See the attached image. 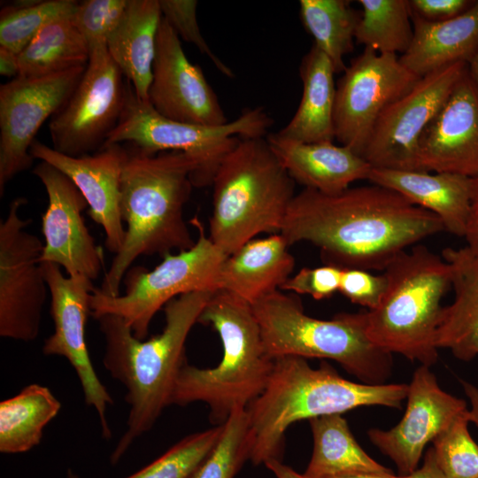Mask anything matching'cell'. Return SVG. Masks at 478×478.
Masks as SVG:
<instances>
[{
	"mask_svg": "<svg viewBox=\"0 0 478 478\" xmlns=\"http://www.w3.org/2000/svg\"><path fill=\"white\" fill-rule=\"evenodd\" d=\"M86 66L42 77L19 76L0 86L1 197L6 184L32 166L36 133L69 99Z\"/></svg>",
	"mask_w": 478,
	"mask_h": 478,
	"instance_id": "cell-14",
	"label": "cell"
},
{
	"mask_svg": "<svg viewBox=\"0 0 478 478\" xmlns=\"http://www.w3.org/2000/svg\"><path fill=\"white\" fill-rule=\"evenodd\" d=\"M147 101L172 120L203 126L228 122L204 72L186 57L181 39L164 18L158 31Z\"/></svg>",
	"mask_w": 478,
	"mask_h": 478,
	"instance_id": "cell-19",
	"label": "cell"
},
{
	"mask_svg": "<svg viewBox=\"0 0 478 478\" xmlns=\"http://www.w3.org/2000/svg\"><path fill=\"white\" fill-rule=\"evenodd\" d=\"M420 171L478 177V86L467 65L418 143Z\"/></svg>",
	"mask_w": 478,
	"mask_h": 478,
	"instance_id": "cell-20",
	"label": "cell"
},
{
	"mask_svg": "<svg viewBox=\"0 0 478 478\" xmlns=\"http://www.w3.org/2000/svg\"><path fill=\"white\" fill-rule=\"evenodd\" d=\"M342 270L330 265L304 267L290 276L280 289L308 295L316 300L328 298L339 290Z\"/></svg>",
	"mask_w": 478,
	"mask_h": 478,
	"instance_id": "cell-41",
	"label": "cell"
},
{
	"mask_svg": "<svg viewBox=\"0 0 478 478\" xmlns=\"http://www.w3.org/2000/svg\"><path fill=\"white\" fill-rule=\"evenodd\" d=\"M420 78L403 66L397 55L365 48L346 66L336 86L335 138L361 157L384 111Z\"/></svg>",
	"mask_w": 478,
	"mask_h": 478,
	"instance_id": "cell-13",
	"label": "cell"
},
{
	"mask_svg": "<svg viewBox=\"0 0 478 478\" xmlns=\"http://www.w3.org/2000/svg\"><path fill=\"white\" fill-rule=\"evenodd\" d=\"M362 13L355 32L357 42L382 54H404L410 47L409 0H359Z\"/></svg>",
	"mask_w": 478,
	"mask_h": 478,
	"instance_id": "cell-33",
	"label": "cell"
},
{
	"mask_svg": "<svg viewBox=\"0 0 478 478\" xmlns=\"http://www.w3.org/2000/svg\"><path fill=\"white\" fill-rule=\"evenodd\" d=\"M67 478H79L71 470L68 471Z\"/></svg>",
	"mask_w": 478,
	"mask_h": 478,
	"instance_id": "cell-50",
	"label": "cell"
},
{
	"mask_svg": "<svg viewBox=\"0 0 478 478\" xmlns=\"http://www.w3.org/2000/svg\"><path fill=\"white\" fill-rule=\"evenodd\" d=\"M470 0H410L411 12L428 22L444 21L469 9Z\"/></svg>",
	"mask_w": 478,
	"mask_h": 478,
	"instance_id": "cell-42",
	"label": "cell"
},
{
	"mask_svg": "<svg viewBox=\"0 0 478 478\" xmlns=\"http://www.w3.org/2000/svg\"><path fill=\"white\" fill-rule=\"evenodd\" d=\"M213 293L195 291L172 299L164 307L162 332L148 340L136 338L119 316L105 314L96 319L105 340L104 366L126 388L129 405L127 429L112 452V462L148 432L171 405L176 380L187 363L188 335Z\"/></svg>",
	"mask_w": 478,
	"mask_h": 478,
	"instance_id": "cell-2",
	"label": "cell"
},
{
	"mask_svg": "<svg viewBox=\"0 0 478 478\" xmlns=\"http://www.w3.org/2000/svg\"><path fill=\"white\" fill-rule=\"evenodd\" d=\"M127 0H86L78 2L72 21L89 49L106 43L120 21Z\"/></svg>",
	"mask_w": 478,
	"mask_h": 478,
	"instance_id": "cell-38",
	"label": "cell"
},
{
	"mask_svg": "<svg viewBox=\"0 0 478 478\" xmlns=\"http://www.w3.org/2000/svg\"><path fill=\"white\" fill-rule=\"evenodd\" d=\"M197 164L180 151L145 153L128 150L120 179V213L127 223L121 250L104 275L99 290L119 296L121 281L140 256L185 251L195 244L184 207L192 188Z\"/></svg>",
	"mask_w": 478,
	"mask_h": 478,
	"instance_id": "cell-3",
	"label": "cell"
},
{
	"mask_svg": "<svg viewBox=\"0 0 478 478\" xmlns=\"http://www.w3.org/2000/svg\"><path fill=\"white\" fill-rule=\"evenodd\" d=\"M461 384L470 403V409L467 412L468 420L478 427V388L466 381H461Z\"/></svg>",
	"mask_w": 478,
	"mask_h": 478,
	"instance_id": "cell-46",
	"label": "cell"
},
{
	"mask_svg": "<svg viewBox=\"0 0 478 478\" xmlns=\"http://www.w3.org/2000/svg\"><path fill=\"white\" fill-rule=\"evenodd\" d=\"M467 71L474 83L478 86V50L467 62Z\"/></svg>",
	"mask_w": 478,
	"mask_h": 478,
	"instance_id": "cell-49",
	"label": "cell"
},
{
	"mask_svg": "<svg viewBox=\"0 0 478 478\" xmlns=\"http://www.w3.org/2000/svg\"><path fill=\"white\" fill-rule=\"evenodd\" d=\"M77 4L74 0H37L25 7L5 5L0 13V46L19 55L43 27L72 17Z\"/></svg>",
	"mask_w": 478,
	"mask_h": 478,
	"instance_id": "cell-34",
	"label": "cell"
},
{
	"mask_svg": "<svg viewBox=\"0 0 478 478\" xmlns=\"http://www.w3.org/2000/svg\"><path fill=\"white\" fill-rule=\"evenodd\" d=\"M198 237L195 244L176 254L166 253L151 271L142 266L129 268L124 277V295L109 296L96 288L90 298L91 316L120 317L134 335L144 340L155 314L172 299L195 291H217V279L227 258L195 220Z\"/></svg>",
	"mask_w": 478,
	"mask_h": 478,
	"instance_id": "cell-10",
	"label": "cell"
},
{
	"mask_svg": "<svg viewBox=\"0 0 478 478\" xmlns=\"http://www.w3.org/2000/svg\"><path fill=\"white\" fill-rule=\"evenodd\" d=\"M266 353L331 359L360 382L386 383L392 372V354L367 336L366 312H341L331 320L307 315L300 299L277 289L251 305Z\"/></svg>",
	"mask_w": 478,
	"mask_h": 478,
	"instance_id": "cell-8",
	"label": "cell"
},
{
	"mask_svg": "<svg viewBox=\"0 0 478 478\" xmlns=\"http://www.w3.org/2000/svg\"><path fill=\"white\" fill-rule=\"evenodd\" d=\"M467 412L432 442L436 462L446 478H478V444L468 430Z\"/></svg>",
	"mask_w": 478,
	"mask_h": 478,
	"instance_id": "cell-37",
	"label": "cell"
},
{
	"mask_svg": "<svg viewBox=\"0 0 478 478\" xmlns=\"http://www.w3.org/2000/svg\"><path fill=\"white\" fill-rule=\"evenodd\" d=\"M27 204L17 197L0 221V335L23 342L35 340L41 329L48 285L41 256L42 241L25 230L31 220H22Z\"/></svg>",
	"mask_w": 478,
	"mask_h": 478,
	"instance_id": "cell-12",
	"label": "cell"
},
{
	"mask_svg": "<svg viewBox=\"0 0 478 478\" xmlns=\"http://www.w3.org/2000/svg\"><path fill=\"white\" fill-rule=\"evenodd\" d=\"M0 74L9 78L19 76V55L0 46Z\"/></svg>",
	"mask_w": 478,
	"mask_h": 478,
	"instance_id": "cell-45",
	"label": "cell"
},
{
	"mask_svg": "<svg viewBox=\"0 0 478 478\" xmlns=\"http://www.w3.org/2000/svg\"><path fill=\"white\" fill-rule=\"evenodd\" d=\"M30 154L72 180L88 203V215L104 228L106 249L119 253L126 235L120 213V179L128 150L122 144H111L93 154L71 157L35 139Z\"/></svg>",
	"mask_w": 478,
	"mask_h": 478,
	"instance_id": "cell-21",
	"label": "cell"
},
{
	"mask_svg": "<svg viewBox=\"0 0 478 478\" xmlns=\"http://www.w3.org/2000/svg\"><path fill=\"white\" fill-rule=\"evenodd\" d=\"M335 73L328 58L312 45L299 67L303 83L299 105L292 119L277 135L308 143L333 142L336 92Z\"/></svg>",
	"mask_w": 478,
	"mask_h": 478,
	"instance_id": "cell-28",
	"label": "cell"
},
{
	"mask_svg": "<svg viewBox=\"0 0 478 478\" xmlns=\"http://www.w3.org/2000/svg\"><path fill=\"white\" fill-rule=\"evenodd\" d=\"M106 43L89 50L81 79L64 106L51 117L49 131L58 152L81 157L103 148L122 114L127 81Z\"/></svg>",
	"mask_w": 478,
	"mask_h": 478,
	"instance_id": "cell-11",
	"label": "cell"
},
{
	"mask_svg": "<svg viewBox=\"0 0 478 478\" xmlns=\"http://www.w3.org/2000/svg\"><path fill=\"white\" fill-rule=\"evenodd\" d=\"M162 18L158 0H127L120 21L106 41L109 55L143 101L148 100Z\"/></svg>",
	"mask_w": 478,
	"mask_h": 478,
	"instance_id": "cell-27",
	"label": "cell"
},
{
	"mask_svg": "<svg viewBox=\"0 0 478 478\" xmlns=\"http://www.w3.org/2000/svg\"><path fill=\"white\" fill-rule=\"evenodd\" d=\"M42 266L54 323V332L44 341L42 352L69 361L80 380L86 404L96 410L102 435L109 439L112 431L106 410L113 400L94 369L85 340V326L91 312L90 298L96 289L93 281L80 274L66 277L60 266L54 263L43 262Z\"/></svg>",
	"mask_w": 478,
	"mask_h": 478,
	"instance_id": "cell-16",
	"label": "cell"
},
{
	"mask_svg": "<svg viewBox=\"0 0 478 478\" xmlns=\"http://www.w3.org/2000/svg\"><path fill=\"white\" fill-rule=\"evenodd\" d=\"M266 141L295 182L320 193L337 194L358 180H368L373 168L349 147L333 142L302 143L277 133Z\"/></svg>",
	"mask_w": 478,
	"mask_h": 478,
	"instance_id": "cell-22",
	"label": "cell"
},
{
	"mask_svg": "<svg viewBox=\"0 0 478 478\" xmlns=\"http://www.w3.org/2000/svg\"><path fill=\"white\" fill-rule=\"evenodd\" d=\"M346 0H300V19L313 45L330 60L335 73L343 72V57L353 50L360 13Z\"/></svg>",
	"mask_w": 478,
	"mask_h": 478,
	"instance_id": "cell-32",
	"label": "cell"
},
{
	"mask_svg": "<svg viewBox=\"0 0 478 478\" xmlns=\"http://www.w3.org/2000/svg\"><path fill=\"white\" fill-rule=\"evenodd\" d=\"M281 233L252 239L224 260L217 290L232 293L252 305L281 289L296 264Z\"/></svg>",
	"mask_w": 478,
	"mask_h": 478,
	"instance_id": "cell-24",
	"label": "cell"
},
{
	"mask_svg": "<svg viewBox=\"0 0 478 478\" xmlns=\"http://www.w3.org/2000/svg\"><path fill=\"white\" fill-rule=\"evenodd\" d=\"M466 67L457 62L420 77L384 111L361 157L373 168L420 171L419 140Z\"/></svg>",
	"mask_w": 478,
	"mask_h": 478,
	"instance_id": "cell-15",
	"label": "cell"
},
{
	"mask_svg": "<svg viewBox=\"0 0 478 478\" xmlns=\"http://www.w3.org/2000/svg\"><path fill=\"white\" fill-rule=\"evenodd\" d=\"M221 431L222 424L193 433L150 464L125 478H191L217 443Z\"/></svg>",
	"mask_w": 478,
	"mask_h": 478,
	"instance_id": "cell-36",
	"label": "cell"
},
{
	"mask_svg": "<svg viewBox=\"0 0 478 478\" xmlns=\"http://www.w3.org/2000/svg\"><path fill=\"white\" fill-rule=\"evenodd\" d=\"M323 478H405V475H396L392 471L384 473L358 472L337 475H329Z\"/></svg>",
	"mask_w": 478,
	"mask_h": 478,
	"instance_id": "cell-48",
	"label": "cell"
},
{
	"mask_svg": "<svg viewBox=\"0 0 478 478\" xmlns=\"http://www.w3.org/2000/svg\"><path fill=\"white\" fill-rule=\"evenodd\" d=\"M265 465L276 478H309L305 474H300L290 466L284 465L279 459L268 460Z\"/></svg>",
	"mask_w": 478,
	"mask_h": 478,
	"instance_id": "cell-47",
	"label": "cell"
},
{
	"mask_svg": "<svg viewBox=\"0 0 478 478\" xmlns=\"http://www.w3.org/2000/svg\"><path fill=\"white\" fill-rule=\"evenodd\" d=\"M464 238L466 246L478 254V177L474 178V191Z\"/></svg>",
	"mask_w": 478,
	"mask_h": 478,
	"instance_id": "cell-43",
	"label": "cell"
},
{
	"mask_svg": "<svg viewBox=\"0 0 478 478\" xmlns=\"http://www.w3.org/2000/svg\"><path fill=\"white\" fill-rule=\"evenodd\" d=\"M411 18L412 41L399 60L418 77L457 62L467 64L478 50V0L444 21L428 22L412 12Z\"/></svg>",
	"mask_w": 478,
	"mask_h": 478,
	"instance_id": "cell-26",
	"label": "cell"
},
{
	"mask_svg": "<svg viewBox=\"0 0 478 478\" xmlns=\"http://www.w3.org/2000/svg\"><path fill=\"white\" fill-rule=\"evenodd\" d=\"M32 172L48 196L42 216L45 243L41 263H54L68 275L97 279L104 266V252L86 227L82 216L88 207L86 199L72 180L52 165L41 161Z\"/></svg>",
	"mask_w": 478,
	"mask_h": 478,
	"instance_id": "cell-17",
	"label": "cell"
},
{
	"mask_svg": "<svg viewBox=\"0 0 478 478\" xmlns=\"http://www.w3.org/2000/svg\"><path fill=\"white\" fill-rule=\"evenodd\" d=\"M368 181L432 212L442 221L444 231L464 237L474 178L453 173L372 168Z\"/></svg>",
	"mask_w": 478,
	"mask_h": 478,
	"instance_id": "cell-23",
	"label": "cell"
},
{
	"mask_svg": "<svg viewBox=\"0 0 478 478\" xmlns=\"http://www.w3.org/2000/svg\"><path fill=\"white\" fill-rule=\"evenodd\" d=\"M406 399L405 414L396 426L367 431L372 443L392 460L400 475L416 470L425 447L468 410L464 399L442 389L429 366L422 365L408 384Z\"/></svg>",
	"mask_w": 478,
	"mask_h": 478,
	"instance_id": "cell-18",
	"label": "cell"
},
{
	"mask_svg": "<svg viewBox=\"0 0 478 478\" xmlns=\"http://www.w3.org/2000/svg\"><path fill=\"white\" fill-rule=\"evenodd\" d=\"M250 420L246 408H235L222 424L221 434L191 478H234L250 459Z\"/></svg>",
	"mask_w": 478,
	"mask_h": 478,
	"instance_id": "cell-35",
	"label": "cell"
},
{
	"mask_svg": "<svg viewBox=\"0 0 478 478\" xmlns=\"http://www.w3.org/2000/svg\"><path fill=\"white\" fill-rule=\"evenodd\" d=\"M61 409L49 388L33 383L0 403V451L26 452L41 443L44 428Z\"/></svg>",
	"mask_w": 478,
	"mask_h": 478,
	"instance_id": "cell-30",
	"label": "cell"
},
{
	"mask_svg": "<svg viewBox=\"0 0 478 478\" xmlns=\"http://www.w3.org/2000/svg\"><path fill=\"white\" fill-rule=\"evenodd\" d=\"M386 287L383 273L374 274L368 270L346 268L342 270L338 291L351 303L371 311L381 302Z\"/></svg>",
	"mask_w": 478,
	"mask_h": 478,
	"instance_id": "cell-40",
	"label": "cell"
},
{
	"mask_svg": "<svg viewBox=\"0 0 478 478\" xmlns=\"http://www.w3.org/2000/svg\"><path fill=\"white\" fill-rule=\"evenodd\" d=\"M295 184L266 138H241L212 180L209 238L229 256L261 233H280Z\"/></svg>",
	"mask_w": 478,
	"mask_h": 478,
	"instance_id": "cell-6",
	"label": "cell"
},
{
	"mask_svg": "<svg viewBox=\"0 0 478 478\" xmlns=\"http://www.w3.org/2000/svg\"><path fill=\"white\" fill-rule=\"evenodd\" d=\"M198 323L211 325L218 332L222 358L210 368L185 363L171 405L203 402L210 408L211 420L221 425L235 408H246L264 391L274 360L266 353L251 305L232 293L215 291Z\"/></svg>",
	"mask_w": 478,
	"mask_h": 478,
	"instance_id": "cell-5",
	"label": "cell"
},
{
	"mask_svg": "<svg viewBox=\"0 0 478 478\" xmlns=\"http://www.w3.org/2000/svg\"><path fill=\"white\" fill-rule=\"evenodd\" d=\"M163 18L176 32L180 39L194 44L225 76H235L232 69L212 50L203 37L197 18V0H158Z\"/></svg>",
	"mask_w": 478,
	"mask_h": 478,
	"instance_id": "cell-39",
	"label": "cell"
},
{
	"mask_svg": "<svg viewBox=\"0 0 478 478\" xmlns=\"http://www.w3.org/2000/svg\"><path fill=\"white\" fill-rule=\"evenodd\" d=\"M274 120L262 107L247 108L234 120L220 126L179 122L158 113L139 99L127 81L125 106L103 147L128 143L149 154L180 151L191 157L197 170L194 187L212 185L223 160L241 138L265 137Z\"/></svg>",
	"mask_w": 478,
	"mask_h": 478,
	"instance_id": "cell-9",
	"label": "cell"
},
{
	"mask_svg": "<svg viewBox=\"0 0 478 478\" xmlns=\"http://www.w3.org/2000/svg\"><path fill=\"white\" fill-rule=\"evenodd\" d=\"M442 257L450 266L455 296L443 307L435 344L470 361L478 356V254L464 246L445 248Z\"/></svg>",
	"mask_w": 478,
	"mask_h": 478,
	"instance_id": "cell-25",
	"label": "cell"
},
{
	"mask_svg": "<svg viewBox=\"0 0 478 478\" xmlns=\"http://www.w3.org/2000/svg\"><path fill=\"white\" fill-rule=\"evenodd\" d=\"M387 280L379 305L366 312L369 339L379 348L430 366L438 359L435 335L442 299L451 288L449 264L416 244L382 271Z\"/></svg>",
	"mask_w": 478,
	"mask_h": 478,
	"instance_id": "cell-7",
	"label": "cell"
},
{
	"mask_svg": "<svg viewBox=\"0 0 478 478\" xmlns=\"http://www.w3.org/2000/svg\"><path fill=\"white\" fill-rule=\"evenodd\" d=\"M309 422L313 436V451L304 473L307 477L391 471L362 449L341 414L324 415L311 419Z\"/></svg>",
	"mask_w": 478,
	"mask_h": 478,
	"instance_id": "cell-29",
	"label": "cell"
},
{
	"mask_svg": "<svg viewBox=\"0 0 478 478\" xmlns=\"http://www.w3.org/2000/svg\"><path fill=\"white\" fill-rule=\"evenodd\" d=\"M405 478H446L436 462L433 447L425 452L422 466Z\"/></svg>",
	"mask_w": 478,
	"mask_h": 478,
	"instance_id": "cell-44",
	"label": "cell"
},
{
	"mask_svg": "<svg viewBox=\"0 0 478 478\" xmlns=\"http://www.w3.org/2000/svg\"><path fill=\"white\" fill-rule=\"evenodd\" d=\"M442 231L435 214L373 184L337 194L304 189L291 201L280 233L289 245L317 247L324 265L383 271L399 254Z\"/></svg>",
	"mask_w": 478,
	"mask_h": 478,
	"instance_id": "cell-1",
	"label": "cell"
},
{
	"mask_svg": "<svg viewBox=\"0 0 478 478\" xmlns=\"http://www.w3.org/2000/svg\"><path fill=\"white\" fill-rule=\"evenodd\" d=\"M89 49L72 21L56 19L43 27L19 54V76L42 77L86 66Z\"/></svg>",
	"mask_w": 478,
	"mask_h": 478,
	"instance_id": "cell-31",
	"label": "cell"
},
{
	"mask_svg": "<svg viewBox=\"0 0 478 478\" xmlns=\"http://www.w3.org/2000/svg\"><path fill=\"white\" fill-rule=\"evenodd\" d=\"M264 391L247 407L254 465L279 459L288 428L302 420L342 414L361 406L401 409L408 384H367L342 377L328 363L312 368L306 358L284 356L274 359Z\"/></svg>",
	"mask_w": 478,
	"mask_h": 478,
	"instance_id": "cell-4",
	"label": "cell"
}]
</instances>
